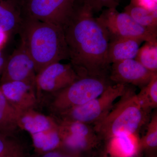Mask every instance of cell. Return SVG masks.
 <instances>
[{"label": "cell", "mask_w": 157, "mask_h": 157, "mask_svg": "<svg viewBox=\"0 0 157 157\" xmlns=\"http://www.w3.org/2000/svg\"><path fill=\"white\" fill-rule=\"evenodd\" d=\"M83 2L63 27L69 60L78 76H109V34Z\"/></svg>", "instance_id": "obj_1"}, {"label": "cell", "mask_w": 157, "mask_h": 157, "mask_svg": "<svg viewBox=\"0 0 157 157\" xmlns=\"http://www.w3.org/2000/svg\"><path fill=\"white\" fill-rule=\"evenodd\" d=\"M21 44L35 65L38 74L52 64L69 59L63 27L27 16L20 29Z\"/></svg>", "instance_id": "obj_2"}, {"label": "cell", "mask_w": 157, "mask_h": 157, "mask_svg": "<svg viewBox=\"0 0 157 157\" xmlns=\"http://www.w3.org/2000/svg\"><path fill=\"white\" fill-rule=\"evenodd\" d=\"M151 111L144 108L138 100L135 86L128 85L119 100L102 121L94 125V129L105 142L121 134L138 135L148 124Z\"/></svg>", "instance_id": "obj_3"}, {"label": "cell", "mask_w": 157, "mask_h": 157, "mask_svg": "<svg viewBox=\"0 0 157 157\" xmlns=\"http://www.w3.org/2000/svg\"><path fill=\"white\" fill-rule=\"evenodd\" d=\"M114 84L109 76H81L67 87L49 96L41 106L45 105L50 115L55 116L98 98Z\"/></svg>", "instance_id": "obj_4"}, {"label": "cell", "mask_w": 157, "mask_h": 157, "mask_svg": "<svg viewBox=\"0 0 157 157\" xmlns=\"http://www.w3.org/2000/svg\"><path fill=\"white\" fill-rule=\"evenodd\" d=\"M36 109L18 113V124L20 129L29 133L35 153L40 154L58 148L62 142L56 118Z\"/></svg>", "instance_id": "obj_5"}, {"label": "cell", "mask_w": 157, "mask_h": 157, "mask_svg": "<svg viewBox=\"0 0 157 157\" xmlns=\"http://www.w3.org/2000/svg\"><path fill=\"white\" fill-rule=\"evenodd\" d=\"M128 85L113 84L98 98L54 117L59 120L76 121L94 126L108 114L116 100L125 93Z\"/></svg>", "instance_id": "obj_6"}, {"label": "cell", "mask_w": 157, "mask_h": 157, "mask_svg": "<svg viewBox=\"0 0 157 157\" xmlns=\"http://www.w3.org/2000/svg\"><path fill=\"white\" fill-rule=\"evenodd\" d=\"M96 18L107 30L109 39L130 37L144 42H157V34L138 24L125 12H119L117 9H107Z\"/></svg>", "instance_id": "obj_7"}, {"label": "cell", "mask_w": 157, "mask_h": 157, "mask_svg": "<svg viewBox=\"0 0 157 157\" xmlns=\"http://www.w3.org/2000/svg\"><path fill=\"white\" fill-rule=\"evenodd\" d=\"M80 77L71 64H52L37 74L36 90L38 105L48 97L67 87Z\"/></svg>", "instance_id": "obj_8"}, {"label": "cell", "mask_w": 157, "mask_h": 157, "mask_svg": "<svg viewBox=\"0 0 157 157\" xmlns=\"http://www.w3.org/2000/svg\"><path fill=\"white\" fill-rule=\"evenodd\" d=\"M75 0H28L27 16L63 27L74 11Z\"/></svg>", "instance_id": "obj_9"}, {"label": "cell", "mask_w": 157, "mask_h": 157, "mask_svg": "<svg viewBox=\"0 0 157 157\" xmlns=\"http://www.w3.org/2000/svg\"><path fill=\"white\" fill-rule=\"evenodd\" d=\"M36 75L33 61L21 43L18 48L15 49L7 59L1 75V83L21 81L36 86Z\"/></svg>", "instance_id": "obj_10"}, {"label": "cell", "mask_w": 157, "mask_h": 157, "mask_svg": "<svg viewBox=\"0 0 157 157\" xmlns=\"http://www.w3.org/2000/svg\"><path fill=\"white\" fill-rule=\"evenodd\" d=\"M154 73L135 59H129L111 64L109 78L115 84L129 85L141 89L148 83Z\"/></svg>", "instance_id": "obj_11"}, {"label": "cell", "mask_w": 157, "mask_h": 157, "mask_svg": "<svg viewBox=\"0 0 157 157\" xmlns=\"http://www.w3.org/2000/svg\"><path fill=\"white\" fill-rule=\"evenodd\" d=\"M0 90L9 103L18 113L37 109L36 86L28 82L11 81L1 83Z\"/></svg>", "instance_id": "obj_12"}, {"label": "cell", "mask_w": 157, "mask_h": 157, "mask_svg": "<svg viewBox=\"0 0 157 157\" xmlns=\"http://www.w3.org/2000/svg\"><path fill=\"white\" fill-rule=\"evenodd\" d=\"M142 40L130 37L109 39L107 58L109 64L129 59H135Z\"/></svg>", "instance_id": "obj_13"}, {"label": "cell", "mask_w": 157, "mask_h": 157, "mask_svg": "<svg viewBox=\"0 0 157 157\" xmlns=\"http://www.w3.org/2000/svg\"><path fill=\"white\" fill-rule=\"evenodd\" d=\"M19 0H0V31H19L23 21Z\"/></svg>", "instance_id": "obj_14"}, {"label": "cell", "mask_w": 157, "mask_h": 157, "mask_svg": "<svg viewBox=\"0 0 157 157\" xmlns=\"http://www.w3.org/2000/svg\"><path fill=\"white\" fill-rule=\"evenodd\" d=\"M106 143L107 151L112 157H135L140 150L137 135L121 134L110 138Z\"/></svg>", "instance_id": "obj_15"}, {"label": "cell", "mask_w": 157, "mask_h": 157, "mask_svg": "<svg viewBox=\"0 0 157 157\" xmlns=\"http://www.w3.org/2000/svg\"><path fill=\"white\" fill-rule=\"evenodd\" d=\"M18 112L0 90V132L14 136L19 130Z\"/></svg>", "instance_id": "obj_16"}, {"label": "cell", "mask_w": 157, "mask_h": 157, "mask_svg": "<svg viewBox=\"0 0 157 157\" xmlns=\"http://www.w3.org/2000/svg\"><path fill=\"white\" fill-rule=\"evenodd\" d=\"M124 9L137 23L157 34V11H149L132 2Z\"/></svg>", "instance_id": "obj_17"}, {"label": "cell", "mask_w": 157, "mask_h": 157, "mask_svg": "<svg viewBox=\"0 0 157 157\" xmlns=\"http://www.w3.org/2000/svg\"><path fill=\"white\" fill-rule=\"evenodd\" d=\"M135 59L153 73H157V42H146L139 48Z\"/></svg>", "instance_id": "obj_18"}, {"label": "cell", "mask_w": 157, "mask_h": 157, "mask_svg": "<svg viewBox=\"0 0 157 157\" xmlns=\"http://www.w3.org/2000/svg\"><path fill=\"white\" fill-rule=\"evenodd\" d=\"M137 98L143 107L151 111L157 107V73H154L151 79L145 86L140 89Z\"/></svg>", "instance_id": "obj_19"}, {"label": "cell", "mask_w": 157, "mask_h": 157, "mask_svg": "<svg viewBox=\"0 0 157 157\" xmlns=\"http://www.w3.org/2000/svg\"><path fill=\"white\" fill-rule=\"evenodd\" d=\"M147 126L145 135L140 138V149L145 150L152 157V152L156 151L157 147V110L151 117Z\"/></svg>", "instance_id": "obj_20"}, {"label": "cell", "mask_w": 157, "mask_h": 157, "mask_svg": "<svg viewBox=\"0 0 157 157\" xmlns=\"http://www.w3.org/2000/svg\"><path fill=\"white\" fill-rule=\"evenodd\" d=\"M25 155V150L17 137L0 132V156Z\"/></svg>", "instance_id": "obj_21"}, {"label": "cell", "mask_w": 157, "mask_h": 157, "mask_svg": "<svg viewBox=\"0 0 157 157\" xmlns=\"http://www.w3.org/2000/svg\"><path fill=\"white\" fill-rule=\"evenodd\" d=\"M94 12H98L104 8L117 9L119 5V0H82Z\"/></svg>", "instance_id": "obj_22"}, {"label": "cell", "mask_w": 157, "mask_h": 157, "mask_svg": "<svg viewBox=\"0 0 157 157\" xmlns=\"http://www.w3.org/2000/svg\"><path fill=\"white\" fill-rule=\"evenodd\" d=\"M34 157H87V156L82 155L70 151L63 147H60L52 150L43 153L37 154Z\"/></svg>", "instance_id": "obj_23"}, {"label": "cell", "mask_w": 157, "mask_h": 157, "mask_svg": "<svg viewBox=\"0 0 157 157\" xmlns=\"http://www.w3.org/2000/svg\"><path fill=\"white\" fill-rule=\"evenodd\" d=\"M131 2L151 11H157V0H131Z\"/></svg>", "instance_id": "obj_24"}, {"label": "cell", "mask_w": 157, "mask_h": 157, "mask_svg": "<svg viewBox=\"0 0 157 157\" xmlns=\"http://www.w3.org/2000/svg\"><path fill=\"white\" fill-rule=\"evenodd\" d=\"M7 59L3 56L2 53L0 49V76L2 75L3 70L6 66Z\"/></svg>", "instance_id": "obj_25"}, {"label": "cell", "mask_w": 157, "mask_h": 157, "mask_svg": "<svg viewBox=\"0 0 157 157\" xmlns=\"http://www.w3.org/2000/svg\"><path fill=\"white\" fill-rule=\"evenodd\" d=\"M7 38V33L0 31V49L6 43Z\"/></svg>", "instance_id": "obj_26"}, {"label": "cell", "mask_w": 157, "mask_h": 157, "mask_svg": "<svg viewBox=\"0 0 157 157\" xmlns=\"http://www.w3.org/2000/svg\"><path fill=\"white\" fill-rule=\"evenodd\" d=\"M25 155H2L0 156V157H25Z\"/></svg>", "instance_id": "obj_27"}]
</instances>
